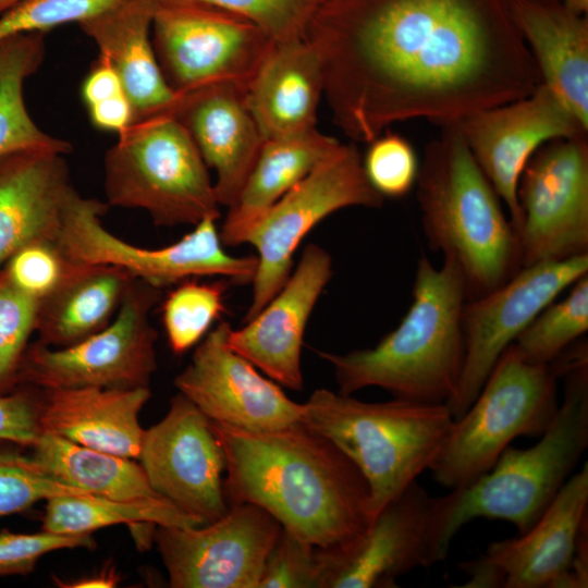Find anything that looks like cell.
<instances>
[{"mask_svg":"<svg viewBox=\"0 0 588 588\" xmlns=\"http://www.w3.org/2000/svg\"><path fill=\"white\" fill-rule=\"evenodd\" d=\"M540 75L588 128V20L560 0H506Z\"/></svg>","mask_w":588,"mask_h":588,"instance_id":"cell-24","label":"cell"},{"mask_svg":"<svg viewBox=\"0 0 588 588\" xmlns=\"http://www.w3.org/2000/svg\"><path fill=\"white\" fill-rule=\"evenodd\" d=\"M587 514L585 463L528 530L492 541L479 558L493 571L500 588H566L579 535L588 526Z\"/></svg>","mask_w":588,"mask_h":588,"instance_id":"cell-21","label":"cell"},{"mask_svg":"<svg viewBox=\"0 0 588 588\" xmlns=\"http://www.w3.org/2000/svg\"><path fill=\"white\" fill-rule=\"evenodd\" d=\"M73 188L64 154L22 149L0 156V269L24 246L57 240Z\"/></svg>","mask_w":588,"mask_h":588,"instance_id":"cell-23","label":"cell"},{"mask_svg":"<svg viewBox=\"0 0 588 588\" xmlns=\"http://www.w3.org/2000/svg\"><path fill=\"white\" fill-rule=\"evenodd\" d=\"M109 208L105 201L71 192L57 242L73 262L113 266L163 290L185 280L221 275L236 284L253 282L256 256L228 254L215 218H205L177 242L162 248H143L125 242L102 224Z\"/></svg>","mask_w":588,"mask_h":588,"instance_id":"cell-9","label":"cell"},{"mask_svg":"<svg viewBox=\"0 0 588 588\" xmlns=\"http://www.w3.org/2000/svg\"><path fill=\"white\" fill-rule=\"evenodd\" d=\"M152 0H123L79 23L118 73L134 121L169 112L177 94L168 85L150 37Z\"/></svg>","mask_w":588,"mask_h":588,"instance_id":"cell-26","label":"cell"},{"mask_svg":"<svg viewBox=\"0 0 588 588\" xmlns=\"http://www.w3.org/2000/svg\"><path fill=\"white\" fill-rule=\"evenodd\" d=\"M588 330V274L567 296L548 305L512 343L528 362L549 364Z\"/></svg>","mask_w":588,"mask_h":588,"instance_id":"cell-33","label":"cell"},{"mask_svg":"<svg viewBox=\"0 0 588 588\" xmlns=\"http://www.w3.org/2000/svg\"><path fill=\"white\" fill-rule=\"evenodd\" d=\"M572 10L586 14L588 11V0H560Z\"/></svg>","mask_w":588,"mask_h":588,"instance_id":"cell-47","label":"cell"},{"mask_svg":"<svg viewBox=\"0 0 588 588\" xmlns=\"http://www.w3.org/2000/svg\"><path fill=\"white\" fill-rule=\"evenodd\" d=\"M331 277L329 253L317 244H307L295 270L269 303L243 328H231L229 347L278 384L302 391L305 329Z\"/></svg>","mask_w":588,"mask_h":588,"instance_id":"cell-20","label":"cell"},{"mask_svg":"<svg viewBox=\"0 0 588 588\" xmlns=\"http://www.w3.org/2000/svg\"><path fill=\"white\" fill-rule=\"evenodd\" d=\"M362 164L372 188L383 198H401L415 186L420 162L403 136L383 132L368 143Z\"/></svg>","mask_w":588,"mask_h":588,"instance_id":"cell-37","label":"cell"},{"mask_svg":"<svg viewBox=\"0 0 588 588\" xmlns=\"http://www.w3.org/2000/svg\"><path fill=\"white\" fill-rule=\"evenodd\" d=\"M121 94L125 91L118 73L105 58L98 56L82 83L81 95L84 103L89 107Z\"/></svg>","mask_w":588,"mask_h":588,"instance_id":"cell-44","label":"cell"},{"mask_svg":"<svg viewBox=\"0 0 588 588\" xmlns=\"http://www.w3.org/2000/svg\"><path fill=\"white\" fill-rule=\"evenodd\" d=\"M107 204L145 210L155 225L220 217L208 167L171 113L133 121L105 156Z\"/></svg>","mask_w":588,"mask_h":588,"instance_id":"cell-7","label":"cell"},{"mask_svg":"<svg viewBox=\"0 0 588 588\" xmlns=\"http://www.w3.org/2000/svg\"><path fill=\"white\" fill-rule=\"evenodd\" d=\"M341 144L316 126L266 139L235 201L228 207L220 233L224 246L247 242L268 210Z\"/></svg>","mask_w":588,"mask_h":588,"instance_id":"cell-28","label":"cell"},{"mask_svg":"<svg viewBox=\"0 0 588 588\" xmlns=\"http://www.w3.org/2000/svg\"><path fill=\"white\" fill-rule=\"evenodd\" d=\"M40 400L41 391L25 384L0 395V442L28 448L37 442Z\"/></svg>","mask_w":588,"mask_h":588,"instance_id":"cell-43","label":"cell"},{"mask_svg":"<svg viewBox=\"0 0 588 588\" xmlns=\"http://www.w3.org/2000/svg\"><path fill=\"white\" fill-rule=\"evenodd\" d=\"M383 199L369 184L355 143H341L282 196L249 234L246 243L257 250V270L244 322L253 319L285 283L296 249L318 223L343 208H380Z\"/></svg>","mask_w":588,"mask_h":588,"instance_id":"cell-11","label":"cell"},{"mask_svg":"<svg viewBox=\"0 0 588 588\" xmlns=\"http://www.w3.org/2000/svg\"><path fill=\"white\" fill-rule=\"evenodd\" d=\"M123 0H21L0 14V42L16 35L46 33L81 23Z\"/></svg>","mask_w":588,"mask_h":588,"instance_id":"cell-39","label":"cell"},{"mask_svg":"<svg viewBox=\"0 0 588 588\" xmlns=\"http://www.w3.org/2000/svg\"><path fill=\"white\" fill-rule=\"evenodd\" d=\"M32 458L50 477L89 494L112 500L160 497L135 460L40 433ZM162 498V497H161Z\"/></svg>","mask_w":588,"mask_h":588,"instance_id":"cell-30","label":"cell"},{"mask_svg":"<svg viewBox=\"0 0 588 588\" xmlns=\"http://www.w3.org/2000/svg\"><path fill=\"white\" fill-rule=\"evenodd\" d=\"M40 391L41 433L138 460L144 433L138 417L151 395L149 388Z\"/></svg>","mask_w":588,"mask_h":588,"instance_id":"cell-25","label":"cell"},{"mask_svg":"<svg viewBox=\"0 0 588 588\" xmlns=\"http://www.w3.org/2000/svg\"><path fill=\"white\" fill-rule=\"evenodd\" d=\"M91 124L102 131L121 134L134 121V111L126 94L87 107Z\"/></svg>","mask_w":588,"mask_h":588,"instance_id":"cell-45","label":"cell"},{"mask_svg":"<svg viewBox=\"0 0 588 588\" xmlns=\"http://www.w3.org/2000/svg\"><path fill=\"white\" fill-rule=\"evenodd\" d=\"M216 7L254 24L272 41L306 38L324 0H193Z\"/></svg>","mask_w":588,"mask_h":588,"instance_id":"cell-36","label":"cell"},{"mask_svg":"<svg viewBox=\"0 0 588 588\" xmlns=\"http://www.w3.org/2000/svg\"><path fill=\"white\" fill-rule=\"evenodd\" d=\"M323 95L320 58L306 39L274 42L246 88V102L266 139L316 126Z\"/></svg>","mask_w":588,"mask_h":588,"instance_id":"cell-27","label":"cell"},{"mask_svg":"<svg viewBox=\"0 0 588 588\" xmlns=\"http://www.w3.org/2000/svg\"><path fill=\"white\" fill-rule=\"evenodd\" d=\"M301 422L329 439L358 467L370 488L375 517L430 470L454 418L446 404L395 397L365 402L317 389L302 403Z\"/></svg>","mask_w":588,"mask_h":588,"instance_id":"cell-6","label":"cell"},{"mask_svg":"<svg viewBox=\"0 0 588 588\" xmlns=\"http://www.w3.org/2000/svg\"><path fill=\"white\" fill-rule=\"evenodd\" d=\"M412 294L399 326L373 347L318 352L332 366L340 393L377 387L395 399L432 404H446L454 396L464 365L462 317L467 301L458 264L444 257L436 268L419 258Z\"/></svg>","mask_w":588,"mask_h":588,"instance_id":"cell-3","label":"cell"},{"mask_svg":"<svg viewBox=\"0 0 588 588\" xmlns=\"http://www.w3.org/2000/svg\"><path fill=\"white\" fill-rule=\"evenodd\" d=\"M457 124L479 168L505 204L514 231L519 221L518 181L531 156L550 140L588 131L542 83L523 98L473 113Z\"/></svg>","mask_w":588,"mask_h":588,"instance_id":"cell-18","label":"cell"},{"mask_svg":"<svg viewBox=\"0 0 588 588\" xmlns=\"http://www.w3.org/2000/svg\"><path fill=\"white\" fill-rule=\"evenodd\" d=\"M1 450V449H0Z\"/></svg>","mask_w":588,"mask_h":588,"instance_id":"cell-49","label":"cell"},{"mask_svg":"<svg viewBox=\"0 0 588 588\" xmlns=\"http://www.w3.org/2000/svg\"><path fill=\"white\" fill-rule=\"evenodd\" d=\"M72 265L57 240H42L17 250L2 268L21 291L42 299L61 283Z\"/></svg>","mask_w":588,"mask_h":588,"instance_id":"cell-41","label":"cell"},{"mask_svg":"<svg viewBox=\"0 0 588 588\" xmlns=\"http://www.w3.org/2000/svg\"><path fill=\"white\" fill-rule=\"evenodd\" d=\"M226 282L185 280L164 297L162 323L174 354H183L197 344L212 323L225 311Z\"/></svg>","mask_w":588,"mask_h":588,"instance_id":"cell-34","label":"cell"},{"mask_svg":"<svg viewBox=\"0 0 588 588\" xmlns=\"http://www.w3.org/2000/svg\"><path fill=\"white\" fill-rule=\"evenodd\" d=\"M221 321L196 346L173 384L210 420L253 431L278 430L301 421L302 404L233 352Z\"/></svg>","mask_w":588,"mask_h":588,"instance_id":"cell-19","label":"cell"},{"mask_svg":"<svg viewBox=\"0 0 588 588\" xmlns=\"http://www.w3.org/2000/svg\"><path fill=\"white\" fill-rule=\"evenodd\" d=\"M441 497L414 481L385 504L354 541L321 548L320 588H394L405 574L446 558Z\"/></svg>","mask_w":588,"mask_h":588,"instance_id":"cell-14","label":"cell"},{"mask_svg":"<svg viewBox=\"0 0 588 588\" xmlns=\"http://www.w3.org/2000/svg\"><path fill=\"white\" fill-rule=\"evenodd\" d=\"M321 548L283 528L264 567L259 588H320Z\"/></svg>","mask_w":588,"mask_h":588,"instance_id":"cell-40","label":"cell"},{"mask_svg":"<svg viewBox=\"0 0 588 588\" xmlns=\"http://www.w3.org/2000/svg\"><path fill=\"white\" fill-rule=\"evenodd\" d=\"M162 290L133 279L109 326L65 347L38 340L26 347L19 383L39 390L149 388L157 370V331L150 311Z\"/></svg>","mask_w":588,"mask_h":588,"instance_id":"cell-10","label":"cell"},{"mask_svg":"<svg viewBox=\"0 0 588 588\" xmlns=\"http://www.w3.org/2000/svg\"><path fill=\"white\" fill-rule=\"evenodd\" d=\"M574 346L559 358L563 397L540 440L527 449L507 446L489 471L441 497L448 550L458 530L476 518L502 519L525 532L574 474L588 448L587 344Z\"/></svg>","mask_w":588,"mask_h":588,"instance_id":"cell-5","label":"cell"},{"mask_svg":"<svg viewBox=\"0 0 588 588\" xmlns=\"http://www.w3.org/2000/svg\"><path fill=\"white\" fill-rule=\"evenodd\" d=\"M415 185L428 245L458 264L467 301L520 269L510 218L457 122L442 125L440 136L427 145Z\"/></svg>","mask_w":588,"mask_h":588,"instance_id":"cell-4","label":"cell"},{"mask_svg":"<svg viewBox=\"0 0 588 588\" xmlns=\"http://www.w3.org/2000/svg\"><path fill=\"white\" fill-rule=\"evenodd\" d=\"M120 524L179 527L205 525L201 519L184 513L161 497L112 500L94 494H62L46 500L41 529L82 535Z\"/></svg>","mask_w":588,"mask_h":588,"instance_id":"cell-32","label":"cell"},{"mask_svg":"<svg viewBox=\"0 0 588 588\" xmlns=\"http://www.w3.org/2000/svg\"><path fill=\"white\" fill-rule=\"evenodd\" d=\"M45 33L16 35L0 42V156L22 149L68 154L69 142L44 132L29 115L24 82L40 66Z\"/></svg>","mask_w":588,"mask_h":588,"instance_id":"cell-31","label":"cell"},{"mask_svg":"<svg viewBox=\"0 0 588 588\" xmlns=\"http://www.w3.org/2000/svg\"><path fill=\"white\" fill-rule=\"evenodd\" d=\"M133 279L118 267L73 262L61 283L40 299L38 341L65 347L101 331L115 317Z\"/></svg>","mask_w":588,"mask_h":588,"instance_id":"cell-29","label":"cell"},{"mask_svg":"<svg viewBox=\"0 0 588 588\" xmlns=\"http://www.w3.org/2000/svg\"><path fill=\"white\" fill-rule=\"evenodd\" d=\"M189 133L208 168L220 206L241 193L266 140L246 102V88L231 83L204 85L183 94L169 111Z\"/></svg>","mask_w":588,"mask_h":588,"instance_id":"cell-22","label":"cell"},{"mask_svg":"<svg viewBox=\"0 0 588 588\" xmlns=\"http://www.w3.org/2000/svg\"><path fill=\"white\" fill-rule=\"evenodd\" d=\"M53 580L56 585L63 588H111L119 585L121 580V575L114 566L106 565L100 571L91 574L90 576H84L73 580H65L59 577H53Z\"/></svg>","mask_w":588,"mask_h":588,"instance_id":"cell-46","label":"cell"},{"mask_svg":"<svg viewBox=\"0 0 588 588\" xmlns=\"http://www.w3.org/2000/svg\"><path fill=\"white\" fill-rule=\"evenodd\" d=\"M96 547L91 534L64 535L42 530L35 534L13 532L7 528L0 530V576L30 574L37 562L47 553Z\"/></svg>","mask_w":588,"mask_h":588,"instance_id":"cell-42","label":"cell"},{"mask_svg":"<svg viewBox=\"0 0 588 588\" xmlns=\"http://www.w3.org/2000/svg\"><path fill=\"white\" fill-rule=\"evenodd\" d=\"M306 39L353 142L413 119L455 123L541 83L506 0H324Z\"/></svg>","mask_w":588,"mask_h":588,"instance_id":"cell-1","label":"cell"},{"mask_svg":"<svg viewBox=\"0 0 588 588\" xmlns=\"http://www.w3.org/2000/svg\"><path fill=\"white\" fill-rule=\"evenodd\" d=\"M19 1L21 0H0V14L13 7Z\"/></svg>","mask_w":588,"mask_h":588,"instance_id":"cell-48","label":"cell"},{"mask_svg":"<svg viewBox=\"0 0 588 588\" xmlns=\"http://www.w3.org/2000/svg\"><path fill=\"white\" fill-rule=\"evenodd\" d=\"M138 460L154 491L179 510L205 524L226 513L223 450L209 418L182 393L144 430Z\"/></svg>","mask_w":588,"mask_h":588,"instance_id":"cell-17","label":"cell"},{"mask_svg":"<svg viewBox=\"0 0 588 588\" xmlns=\"http://www.w3.org/2000/svg\"><path fill=\"white\" fill-rule=\"evenodd\" d=\"M520 268L588 254L587 134L542 145L517 186Z\"/></svg>","mask_w":588,"mask_h":588,"instance_id":"cell-13","label":"cell"},{"mask_svg":"<svg viewBox=\"0 0 588 588\" xmlns=\"http://www.w3.org/2000/svg\"><path fill=\"white\" fill-rule=\"evenodd\" d=\"M152 45L168 85L183 94L231 83L247 88L274 44L254 24L193 0H152Z\"/></svg>","mask_w":588,"mask_h":588,"instance_id":"cell-12","label":"cell"},{"mask_svg":"<svg viewBox=\"0 0 588 588\" xmlns=\"http://www.w3.org/2000/svg\"><path fill=\"white\" fill-rule=\"evenodd\" d=\"M40 299L21 291L0 269V395L20 387L19 369L36 330Z\"/></svg>","mask_w":588,"mask_h":588,"instance_id":"cell-35","label":"cell"},{"mask_svg":"<svg viewBox=\"0 0 588 588\" xmlns=\"http://www.w3.org/2000/svg\"><path fill=\"white\" fill-rule=\"evenodd\" d=\"M588 274V254L522 267L493 291L463 308L464 365L454 396V419L477 397L503 352L527 326L578 279Z\"/></svg>","mask_w":588,"mask_h":588,"instance_id":"cell-15","label":"cell"},{"mask_svg":"<svg viewBox=\"0 0 588 588\" xmlns=\"http://www.w3.org/2000/svg\"><path fill=\"white\" fill-rule=\"evenodd\" d=\"M559 379L555 360L528 362L511 344L471 405L454 419L430 468L433 480L450 490L465 487L489 471L513 440L540 437L559 408Z\"/></svg>","mask_w":588,"mask_h":588,"instance_id":"cell-8","label":"cell"},{"mask_svg":"<svg viewBox=\"0 0 588 588\" xmlns=\"http://www.w3.org/2000/svg\"><path fill=\"white\" fill-rule=\"evenodd\" d=\"M62 494H89L47 475L17 451L0 450V517L23 512L41 500Z\"/></svg>","mask_w":588,"mask_h":588,"instance_id":"cell-38","label":"cell"},{"mask_svg":"<svg viewBox=\"0 0 588 588\" xmlns=\"http://www.w3.org/2000/svg\"><path fill=\"white\" fill-rule=\"evenodd\" d=\"M210 420V419H209ZM225 457L228 505L250 503L302 541L331 549L373 519L369 485L334 443L301 421L253 431L210 420Z\"/></svg>","mask_w":588,"mask_h":588,"instance_id":"cell-2","label":"cell"},{"mask_svg":"<svg viewBox=\"0 0 588 588\" xmlns=\"http://www.w3.org/2000/svg\"><path fill=\"white\" fill-rule=\"evenodd\" d=\"M281 530L261 507L236 503L201 526H156L152 541L172 588H259Z\"/></svg>","mask_w":588,"mask_h":588,"instance_id":"cell-16","label":"cell"}]
</instances>
